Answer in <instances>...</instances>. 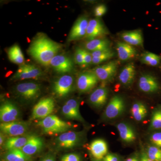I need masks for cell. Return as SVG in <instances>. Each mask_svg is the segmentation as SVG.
<instances>
[{
	"mask_svg": "<svg viewBox=\"0 0 161 161\" xmlns=\"http://www.w3.org/2000/svg\"><path fill=\"white\" fill-rule=\"evenodd\" d=\"M61 48L60 43L53 41L45 35L40 34L32 42L28 52L40 64L47 66Z\"/></svg>",
	"mask_w": 161,
	"mask_h": 161,
	"instance_id": "1",
	"label": "cell"
},
{
	"mask_svg": "<svg viewBox=\"0 0 161 161\" xmlns=\"http://www.w3.org/2000/svg\"><path fill=\"white\" fill-rule=\"evenodd\" d=\"M37 125L44 133L50 135L58 133L62 134L71 128L70 124L61 120L55 115H50L41 119Z\"/></svg>",
	"mask_w": 161,
	"mask_h": 161,
	"instance_id": "2",
	"label": "cell"
},
{
	"mask_svg": "<svg viewBox=\"0 0 161 161\" xmlns=\"http://www.w3.org/2000/svg\"><path fill=\"white\" fill-rule=\"evenodd\" d=\"M125 108V103L122 97L116 95L113 96L107 105L104 112V116L107 119H114L123 114Z\"/></svg>",
	"mask_w": 161,
	"mask_h": 161,
	"instance_id": "3",
	"label": "cell"
},
{
	"mask_svg": "<svg viewBox=\"0 0 161 161\" xmlns=\"http://www.w3.org/2000/svg\"><path fill=\"white\" fill-rule=\"evenodd\" d=\"M119 63L116 60H112L106 64L95 68L92 71L95 73L98 80L102 81H110L116 75Z\"/></svg>",
	"mask_w": 161,
	"mask_h": 161,
	"instance_id": "4",
	"label": "cell"
},
{
	"mask_svg": "<svg viewBox=\"0 0 161 161\" xmlns=\"http://www.w3.org/2000/svg\"><path fill=\"white\" fill-rule=\"evenodd\" d=\"M54 108L55 102L53 98H43L34 107L32 117L33 119H43L51 115Z\"/></svg>",
	"mask_w": 161,
	"mask_h": 161,
	"instance_id": "5",
	"label": "cell"
},
{
	"mask_svg": "<svg viewBox=\"0 0 161 161\" xmlns=\"http://www.w3.org/2000/svg\"><path fill=\"white\" fill-rule=\"evenodd\" d=\"M43 75V72L39 68L31 64L20 65L14 75L12 77V80H23L25 79H37Z\"/></svg>",
	"mask_w": 161,
	"mask_h": 161,
	"instance_id": "6",
	"label": "cell"
},
{
	"mask_svg": "<svg viewBox=\"0 0 161 161\" xmlns=\"http://www.w3.org/2000/svg\"><path fill=\"white\" fill-rule=\"evenodd\" d=\"M16 92L26 100H34L40 95L41 88L39 84L35 82H23L17 86Z\"/></svg>",
	"mask_w": 161,
	"mask_h": 161,
	"instance_id": "7",
	"label": "cell"
},
{
	"mask_svg": "<svg viewBox=\"0 0 161 161\" xmlns=\"http://www.w3.org/2000/svg\"><path fill=\"white\" fill-rule=\"evenodd\" d=\"M74 78L70 75H64L54 82V93L59 97L66 96L71 92L74 86Z\"/></svg>",
	"mask_w": 161,
	"mask_h": 161,
	"instance_id": "8",
	"label": "cell"
},
{
	"mask_svg": "<svg viewBox=\"0 0 161 161\" xmlns=\"http://www.w3.org/2000/svg\"><path fill=\"white\" fill-rule=\"evenodd\" d=\"M28 124L26 122L15 121L8 123H1V132L11 137L21 136L27 131Z\"/></svg>",
	"mask_w": 161,
	"mask_h": 161,
	"instance_id": "9",
	"label": "cell"
},
{
	"mask_svg": "<svg viewBox=\"0 0 161 161\" xmlns=\"http://www.w3.org/2000/svg\"><path fill=\"white\" fill-rule=\"evenodd\" d=\"M82 136L81 132L69 131L60 134L56 140V142L60 148L70 149L80 143Z\"/></svg>",
	"mask_w": 161,
	"mask_h": 161,
	"instance_id": "10",
	"label": "cell"
},
{
	"mask_svg": "<svg viewBox=\"0 0 161 161\" xmlns=\"http://www.w3.org/2000/svg\"><path fill=\"white\" fill-rule=\"evenodd\" d=\"M99 80L93 71H86L80 73L77 80L78 89L80 93H86L91 91L97 84Z\"/></svg>",
	"mask_w": 161,
	"mask_h": 161,
	"instance_id": "11",
	"label": "cell"
},
{
	"mask_svg": "<svg viewBox=\"0 0 161 161\" xmlns=\"http://www.w3.org/2000/svg\"><path fill=\"white\" fill-rule=\"evenodd\" d=\"M139 89L145 93H153L160 88L159 84L155 77L149 74H142L138 80Z\"/></svg>",
	"mask_w": 161,
	"mask_h": 161,
	"instance_id": "12",
	"label": "cell"
},
{
	"mask_svg": "<svg viewBox=\"0 0 161 161\" xmlns=\"http://www.w3.org/2000/svg\"><path fill=\"white\" fill-rule=\"evenodd\" d=\"M89 21L85 16H82L78 18L71 30L68 41L71 42L86 37Z\"/></svg>",
	"mask_w": 161,
	"mask_h": 161,
	"instance_id": "13",
	"label": "cell"
},
{
	"mask_svg": "<svg viewBox=\"0 0 161 161\" xmlns=\"http://www.w3.org/2000/svg\"><path fill=\"white\" fill-rule=\"evenodd\" d=\"M108 34L106 27L98 18L89 20L85 37L87 40H94Z\"/></svg>",
	"mask_w": 161,
	"mask_h": 161,
	"instance_id": "14",
	"label": "cell"
},
{
	"mask_svg": "<svg viewBox=\"0 0 161 161\" xmlns=\"http://www.w3.org/2000/svg\"><path fill=\"white\" fill-rule=\"evenodd\" d=\"M50 65L56 72L65 74L71 72L74 64L71 58L63 54L57 55L51 61Z\"/></svg>",
	"mask_w": 161,
	"mask_h": 161,
	"instance_id": "15",
	"label": "cell"
},
{
	"mask_svg": "<svg viewBox=\"0 0 161 161\" xmlns=\"http://www.w3.org/2000/svg\"><path fill=\"white\" fill-rule=\"evenodd\" d=\"M20 112L17 107L9 101L5 102L0 108V119L2 123L17 121L19 117Z\"/></svg>",
	"mask_w": 161,
	"mask_h": 161,
	"instance_id": "16",
	"label": "cell"
},
{
	"mask_svg": "<svg viewBox=\"0 0 161 161\" xmlns=\"http://www.w3.org/2000/svg\"><path fill=\"white\" fill-rule=\"evenodd\" d=\"M63 115L69 119L84 122L85 120L79 111V104L78 101L71 98L66 102L62 108Z\"/></svg>",
	"mask_w": 161,
	"mask_h": 161,
	"instance_id": "17",
	"label": "cell"
},
{
	"mask_svg": "<svg viewBox=\"0 0 161 161\" xmlns=\"http://www.w3.org/2000/svg\"><path fill=\"white\" fill-rule=\"evenodd\" d=\"M136 75V69L134 63L127 64L122 69L119 75V80L123 85L126 87L131 86Z\"/></svg>",
	"mask_w": 161,
	"mask_h": 161,
	"instance_id": "18",
	"label": "cell"
},
{
	"mask_svg": "<svg viewBox=\"0 0 161 161\" xmlns=\"http://www.w3.org/2000/svg\"><path fill=\"white\" fill-rule=\"evenodd\" d=\"M108 90L105 87L100 86L95 89L90 95L89 102L96 108L103 107L108 100Z\"/></svg>",
	"mask_w": 161,
	"mask_h": 161,
	"instance_id": "19",
	"label": "cell"
},
{
	"mask_svg": "<svg viewBox=\"0 0 161 161\" xmlns=\"http://www.w3.org/2000/svg\"><path fill=\"white\" fill-rule=\"evenodd\" d=\"M90 150L95 159L100 161L108 154V144L102 139H95L91 143Z\"/></svg>",
	"mask_w": 161,
	"mask_h": 161,
	"instance_id": "20",
	"label": "cell"
},
{
	"mask_svg": "<svg viewBox=\"0 0 161 161\" xmlns=\"http://www.w3.org/2000/svg\"><path fill=\"white\" fill-rule=\"evenodd\" d=\"M118 58L122 61H128L136 57L137 51L134 47L125 42H119L116 45Z\"/></svg>",
	"mask_w": 161,
	"mask_h": 161,
	"instance_id": "21",
	"label": "cell"
},
{
	"mask_svg": "<svg viewBox=\"0 0 161 161\" xmlns=\"http://www.w3.org/2000/svg\"><path fill=\"white\" fill-rule=\"evenodd\" d=\"M121 38L124 42L132 46H143V37L140 30L124 32L121 34Z\"/></svg>",
	"mask_w": 161,
	"mask_h": 161,
	"instance_id": "22",
	"label": "cell"
},
{
	"mask_svg": "<svg viewBox=\"0 0 161 161\" xmlns=\"http://www.w3.org/2000/svg\"><path fill=\"white\" fill-rule=\"evenodd\" d=\"M43 146V142L42 138L36 136H31L21 150L26 155L30 156L39 152Z\"/></svg>",
	"mask_w": 161,
	"mask_h": 161,
	"instance_id": "23",
	"label": "cell"
},
{
	"mask_svg": "<svg viewBox=\"0 0 161 161\" xmlns=\"http://www.w3.org/2000/svg\"><path fill=\"white\" fill-rule=\"evenodd\" d=\"M116 128L118 130L121 139L127 143H131L136 139L135 131L129 124L121 122L117 124Z\"/></svg>",
	"mask_w": 161,
	"mask_h": 161,
	"instance_id": "24",
	"label": "cell"
},
{
	"mask_svg": "<svg viewBox=\"0 0 161 161\" xmlns=\"http://www.w3.org/2000/svg\"><path fill=\"white\" fill-rule=\"evenodd\" d=\"M111 43L108 39L96 38L91 40H87L84 44V49L92 52L110 48Z\"/></svg>",
	"mask_w": 161,
	"mask_h": 161,
	"instance_id": "25",
	"label": "cell"
},
{
	"mask_svg": "<svg viewBox=\"0 0 161 161\" xmlns=\"http://www.w3.org/2000/svg\"><path fill=\"white\" fill-rule=\"evenodd\" d=\"M30 136H17L9 137L4 144V148L9 150H21L28 142Z\"/></svg>",
	"mask_w": 161,
	"mask_h": 161,
	"instance_id": "26",
	"label": "cell"
},
{
	"mask_svg": "<svg viewBox=\"0 0 161 161\" xmlns=\"http://www.w3.org/2000/svg\"><path fill=\"white\" fill-rule=\"evenodd\" d=\"M91 53L93 57L92 64H100L109 60L115 56V53L111 48L93 52Z\"/></svg>",
	"mask_w": 161,
	"mask_h": 161,
	"instance_id": "27",
	"label": "cell"
},
{
	"mask_svg": "<svg viewBox=\"0 0 161 161\" xmlns=\"http://www.w3.org/2000/svg\"><path fill=\"white\" fill-rule=\"evenodd\" d=\"M131 112L134 119L137 121H141L146 118L148 111L145 104L141 102H136L132 105Z\"/></svg>",
	"mask_w": 161,
	"mask_h": 161,
	"instance_id": "28",
	"label": "cell"
},
{
	"mask_svg": "<svg viewBox=\"0 0 161 161\" xmlns=\"http://www.w3.org/2000/svg\"><path fill=\"white\" fill-rule=\"evenodd\" d=\"M8 56L9 60L13 63L20 65L24 64V55L18 44H14L9 48L8 51Z\"/></svg>",
	"mask_w": 161,
	"mask_h": 161,
	"instance_id": "29",
	"label": "cell"
},
{
	"mask_svg": "<svg viewBox=\"0 0 161 161\" xmlns=\"http://www.w3.org/2000/svg\"><path fill=\"white\" fill-rule=\"evenodd\" d=\"M4 159L6 161H30L31 158L22 150L15 149L8 150L4 156Z\"/></svg>",
	"mask_w": 161,
	"mask_h": 161,
	"instance_id": "30",
	"label": "cell"
},
{
	"mask_svg": "<svg viewBox=\"0 0 161 161\" xmlns=\"http://www.w3.org/2000/svg\"><path fill=\"white\" fill-rule=\"evenodd\" d=\"M140 60L144 64L151 66H157L161 63V56L151 52H146L141 56Z\"/></svg>",
	"mask_w": 161,
	"mask_h": 161,
	"instance_id": "31",
	"label": "cell"
},
{
	"mask_svg": "<svg viewBox=\"0 0 161 161\" xmlns=\"http://www.w3.org/2000/svg\"><path fill=\"white\" fill-rule=\"evenodd\" d=\"M150 129L151 130L161 129V109H157L153 113Z\"/></svg>",
	"mask_w": 161,
	"mask_h": 161,
	"instance_id": "32",
	"label": "cell"
},
{
	"mask_svg": "<svg viewBox=\"0 0 161 161\" xmlns=\"http://www.w3.org/2000/svg\"><path fill=\"white\" fill-rule=\"evenodd\" d=\"M147 155L153 161H161V148L155 146H149L147 147Z\"/></svg>",
	"mask_w": 161,
	"mask_h": 161,
	"instance_id": "33",
	"label": "cell"
},
{
	"mask_svg": "<svg viewBox=\"0 0 161 161\" xmlns=\"http://www.w3.org/2000/svg\"><path fill=\"white\" fill-rule=\"evenodd\" d=\"M75 63L78 65L84 67L82 48L80 47L76 48L75 54Z\"/></svg>",
	"mask_w": 161,
	"mask_h": 161,
	"instance_id": "34",
	"label": "cell"
},
{
	"mask_svg": "<svg viewBox=\"0 0 161 161\" xmlns=\"http://www.w3.org/2000/svg\"><path fill=\"white\" fill-rule=\"evenodd\" d=\"M150 141L153 146L161 148V132L153 133L150 136Z\"/></svg>",
	"mask_w": 161,
	"mask_h": 161,
	"instance_id": "35",
	"label": "cell"
},
{
	"mask_svg": "<svg viewBox=\"0 0 161 161\" xmlns=\"http://www.w3.org/2000/svg\"><path fill=\"white\" fill-rule=\"evenodd\" d=\"M107 11V6L103 4H100L95 7L94 14L97 18H98L105 14Z\"/></svg>",
	"mask_w": 161,
	"mask_h": 161,
	"instance_id": "36",
	"label": "cell"
},
{
	"mask_svg": "<svg viewBox=\"0 0 161 161\" xmlns=\"http://www.w3.org/2000/svg\"><path fill=\"white\" fill-rule=\"evenodd\" d=\"M61 161H81L80 156L78 153H70L62 157Z\"/></svg>",
	"mask_w": 161,
	"mask_h": 161,
	"instance_id": "37",
	"label": "cell"
},
{
	"mask_svg": "<svg viewBox=\"0 0 161 161\" xmlns=\"http://www.w3.org/2000/svg\"><path fill=\"white\" fill-rule=\"evenodd\" d=\"M82 53H83L84 63V67L90 65L92 64V53L88 51L87 50L82 48Z\"/></svg>",
	"mask_w": 161,
	"mask_h": 161,
	"instance_id": "38",
	"label": "cell"
},
{
	"mask_svg": "<svg viewBox=\"0 0 161 161\" xmlns=\"http://www.w3.org/2000/svg\"><path fill=\"white\" fill-rule=\"evenodd\" d=\"M103 161H120V158L117 154L115 153H108L103 159Z\"/></svg>",
	"mask_w": 161,
	"mask_h": 161,
	"instance_id": "39",
	"label": "cell"
},
{
	"mask_svg": "<svg viewBox=\"0 0 161 161\" xmlns=\"http://www.w3.org/2000/svg\"><path fill=\"white\" fill-rule=\"evenodd\" d=\"M140 161H153L150 159L147 155V153L143 152L141 155Z\"/></svg>",
	"mask_w": 161,
	"mask_h": 161,
	"instance_id": "40",
	"label": "cell"
},
{
	"mask_svg": "<svg viewBox=\"0 0 161 161\" xmlns=\"http://www.w3.org/2000/svg\"><path fill=\"white\" fill-rule=\"evenodd\" d=\"M41 161H56L54 157L52 155H48L45 157Z\"/></svg>",
	"mask_w": 161,
	"mask_h": 161,
	"instance_id": "41",
	"label": "cell"
},
{
	"mask_svg": "<svg viewBox=\"0 0 161 161\" xmlns=\"http://www.w3.org/2000/svg\"><path fill=\"white\" fill-rule=\"evenodd\" d=\"M0 135H0V145H1V146H2L3 143H4V138H5V137H4L3 133H2V132H1Z\"/></svg>",
	"mask_w": 161,
	"mask_h": 161,
	"instance_id": "42",
	"label": "cell"
},
{
	"mask_svg": "<svg viewBox=\"0 0 161 161\" xmlns=\"http://www.w3.org/2000/svg\"><path fill=\"white\" fill-rule=\"evenodd\" d=\"M126 161H140L136 157H131L129 158L128 159H127Z\"/></svg>",
	"mask_w": 161,
	"mask_h": 161,
	"instance_id": "43",
	"label": "cell"
},
{
	"mask_svg": "<svg viewBox=\"0 0 161 161\" xmlns=\"http://www.w3.org/2000/svg\"><path fill=\"white\" fill-rule=\"evenodd\" d=\"M94 161H100V160H98L95 159Z\"/></svg>",
	"mask_w": 161,
	"mask_h": 161,
	"instance_id": "44",
	"label": "cell"
}]
</instances>
